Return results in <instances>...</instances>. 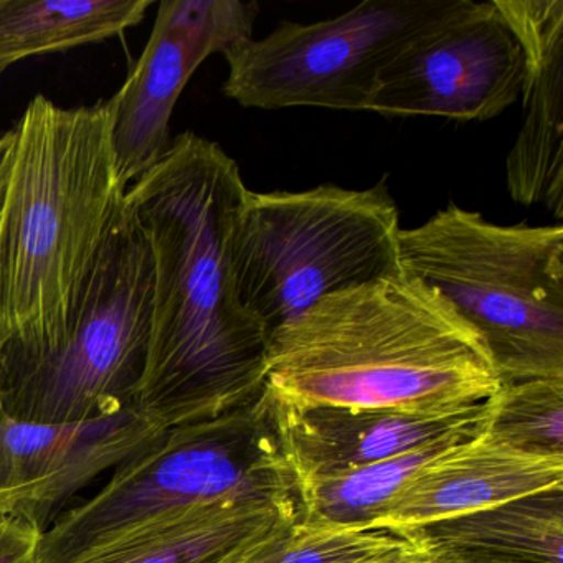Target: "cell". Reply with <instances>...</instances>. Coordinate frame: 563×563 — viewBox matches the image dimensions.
<instances>
[{"label": "cell", "instance_id": "6da1fadb", "mask_svg": "<svg viewBox=\"0 0 563 563\" xmlns=\"http://www.w3.org/2000/svg\"><path fill=\"white\" fill-rule=\"evenodd\" d=\"M246 192L236 161L187 131L124 196L154 263L134 408L163 430L235 410L265 387L269 338L240 302L230 253Z\"/></svg>", "mask_w": 563, "mask_h": 563}, {"label": "cell", "instance_id": "7a4b0ae2", "mask_svg": "<svg viewBox=\"0 0 563 563\" xmlns=\"http://www.w3.org/2000/svg\"><path fill=\"white\" fill-rule=\"evenodd\" d=\"M499 387L479 334L405 275L328 296L269 338L265 390L285 404L443 417Z\"/></svg>", "mask_w": 563, "mask_h": 563}, {"label": "cell", "instance_id": "3957f363", "mask_svg": "<svg viewBox=\"0 0 563 563\" xmlns=\"http://www.w3.org/2000/svg\"><path fill=\"white\" fill-rule=\"evenodd\" d=\"M110 100L62 108L35 97L14 126L0 217V349L54 347L81 298L128 187Z\"/></svg>", "mask_w": 563, "mask_h": 563}, {"label": "cell", "instance_id": "277c9868", "mask_svg": "<svg viewBox=\"0 0 563 563\" xmlns=\"http://www.w3.org/2000/svg\"><path fill=\"white\" fill-rule=\"evenodd\" d=\"M400 265L479 334L500 384L563 377L562 225H497L450 203L401 230Z\"/></svg>", "mask_w": 563, "mask_h": 563}, {"label": "cell", "instance_id": "5b68a950", "mask_svg": "<svg viewBox=\"0 0 563 563\" xmlns=\"http://www.w3.org/2000/svg\"><path fill=\"white\" fill-rule=\"evenodd\" d=\"M400 232L385 179L364 190H249L230 252L240 302L272 338L328 296L404 276Z\"/></svg>", "mask_w": 563, "mask_h": 563}, {"label": "cell", "instance_id": "8992f818", "mask_svg": "<svg viewBox=\"0 0 563 563\" xmlns=\"http://www.w3.org/2000/svg\"><path fill=\"white\" fill-rule=\"evenodd\" d=\"M114 470L97 496L42 533L38 563H70L177 510L232 500L298 504L265 387L235 410L169 428Z\"/></svg>", "mask_w": 563, "mask_h": 563}, {"label": "cell", "instance_id": "52a82bcc", "mask_svg": "<svg viewBox=\"0 0 563 563\" xmlns=\"http://www.w3.org/2000/svg\"><path fill=\"white\" fill-rule=\"evenodd\" d=\"M153 291L150 240L124 202L67 334L34 354L0 349L4 413L78 423L133 408L146 367Z\"/></svg>", "mask_w": 563, "mask_h": 563}, {"label": "cell", "instance_id": "ba28073f", "mask_svg": "<svg viewBox=\"0 0 563 563\" xmlns=\"http://www.w3.org/2000/svg\"><path fill=\"white\" fill-rule=\"evenodd\" d=\"M466 0H365L316 24L285 22L227 55L223 93L245 108L367 111L382 71Z\"/></svg>", "mask_w": 563, "mask_h": 563}, {"label": "cell", "instance_id": "9c48e42d", "mask_svg": "<svg viewBox=\"0 0 563 563\" xmlns=\"http://www.w3.org/2000/svg\"><path fill=\"white\" fill-rule=\"evenodd\" d=\"M526 64L494 0H466L382 71L367 111L384 117L487 121L516 103Z\"/></svg>", "mask_w": 563, "mask_h": 563}, {"label": "cell", "instance_id": "30bf717a", "mask_svg": "<svg viewBox=\"0 0 563 563\" xmlns=\"http://www.w3.org/2000/svg\"><path fill=\"white\" fill-rule=\"evenodd\" d=\"M258 2L164 0L143 54L110 98L113 150L124 186L153 169L169 150L170 118L197 68L253 41Z\"/></svg>", "mask_w": 563, "mask_h": 563}, {"label": "cell", "instance_id": "8fae6325", "mask_svg": "<svg viewBox=\"0 0 563 563\" xmlns=\"http://www.w3.org/2000/svg\"><path fill=\"white\" fill-rule=\"evenodd\" d=\"M164 431L134 407L78 423H35L0 411V517L44 533L78 490Z\"/></svg>", "mask_w": 563, "mask_h": 563}, {"label": "cell", "instance_id": "7c38bea8", "mask_svg": "<svg viewBox=\"0 0 563 563\" xmlns=\"http://www.w3.org/2000/svg\"><path fill=\"white\" fill-rule=\"evenodd\" d=\"M268 397L276 437L298 489L312 477L365 466L438 441L473 440L486 431L493 410L490 398L441 417L384 408L292 405Z\"/></svg>", "mask_w": 563, "mask_h": 563}, {"label": "cell", "instance_id": "4fadbf2b", "mask_svg": "<svg viewBox=\"0 0 563 563\" xmlns=\"http://www.w3.org/2000/svg\"><path fill=\"white\" fill-rule=\"evenodd\" d=\"M522 48V126L506 161L522 206L563 219V0H494Z\"/></svg>", "mask_w": 563, "mask_h": 563}, {"label": "cell", "instance_id": "5bb4252c", "mask_svg": "<svg viewBox=\"0 0 563 563\" xmlns=\"http://www.w3.org/2000/svg\"><path fill=\"white\" fill-rule=\"evenodd\" d=\"M563 489V456L527 453L497 443L486 431L427 464L375 523L411 533L530 494Z\"/></svg>", "mask_w": 563, "mask_h": 563}, {"label": "cell", "instance_id": "9a60e30c", "mask_svg": "<svg viewBox=\"0 0 563 563\" xmlns=\"http://www.w3.org/2000/svg\"><path fill=\"white\" fill-rule=\"evenodd\" d=\"M298 504L232 500L177 510L110 540L70 563H217L243 540L298 514Z\"/></svg>", "mask_w": 563, "mask_h": 563}, {"label": "cell", "instance_id": "2e32d148", "mask_svg": "<svg viewBox=\"0 0 563 563\" xmlns=\"http://www.w3.org/2000/svg\"><path fill=\"white\" fill-rule=\"evenodd\" d=\"M451 563H563V489L418 530Z\"/></svg>", "mask_w": 563, "mask_h": 563}, {"label": "cell", "instance_id": "e0dca14e", "mask_svg": "<svg viewBox=\"0 0 563 563\" xmlns=\"http://www.w3.org/2000/svg\"><path fill=\"white\" fill-rule=\"evenodd\" d=\"M154 0H0V67L136 27Z\"/></svg>", "mask_w": 563, "mask_h": 563}, {"label": "cell", "instance_id": "ac0fdd59", "mask_svg": "<svg viewBox=\"0 0 563 563\" xmlns=\"http://www.w3.org/2000/svg\"><path fill=\"white\" fill-rule=\"evenodd\" d=\"M466 441H438L299 486V519L324 529L375 530L400 490L434 457Z\"/></svg>", "mask_w": 563, "mask_h": 563}, {"label": "cell", "instance_id": "d6986e66", "mask_svg": "<svg viewBox=\"0 0 563 563\" xmlns=\"http://www.w3.org/2000/svg\"><path fill=\"white\" fill-rule=\"evenodd\" d=\"M410 533L311 526L299 512L243 540L217 563H362L400 545Z\"/></svg>", "mask_w": 563, "mask_h": 563}, {"label": "cell", "instance_id": "ffe728a7", "mask_svg": "<svg viewBox=\"0 0 563 563\" xmlns=\"http://www.w3.org/2000/svg\"><path fill=\"white\" fill-rule=\"evenodd\" d=\"M490 405V440L527 453L563 456V377L506 382Z\"/></svg>", "mask_w": 563, "mask_h": 563}, {"label": "cell", "instance_id": "44dd1931", "mask_svg": "<svg viewBox=\"0 0 563 563\" xmlns=\"http://www.w3.org/2000/svg\"><path fill=\"white\" fill-rule=\"evenodd\" d=\"M42 532L11 517H0V563H38Z\"/></svg>", "mask_w": 563, "mask_h": 563}, {"label": "cell", "instance_id": "7402d4cb", "mask_svg": "<svg viewBox=\"0 0 563 563\" xmlns=\"http://www.w3.org/2000/svg\"><path fill=\"white\" fill-rule=\"evenodd\" d=\"M362 563H451L446 556L434 550L418 532H411L407 540L382 555Z\"/></svg>", "mask_w": 563, "mask_h": 563}, {"label": "cell", "instance_id": "603a6c76", "mask_svg": "<svg viewBox=\"0 0 563 563\" xmlns=\"http://www.w3.org/2000/svg\"><path fill=\"white\" fill-rule=\"evenodd\" d=\"M12 143H14V128L0 133V217L4 210L5 190H8L9 173H11Z\"/></svg>", "mask_w": 563, "mask_h": 563}, {"label": "cell", "instance_id": "cb8c5ba5", "mask_svg": "<svg viewBox=\"0 0 563 563\" xmlns=\"http://www.w3.org/2000/svg\"><path fill=\"white\" fill-rule=\"evenodd\" d=\"M8 70V68L5 67H0V77H2V74H4V71Z\"/></svg>", "mask_w": 563, "mask_h": 563}, {"label": "cell", "instance_id": "d4e9b609", "mask_svg": "<svg viewBox=\"0 0 563 563\" xmlns=\"http://www.w3.org/2000/svg\"><path fill=\"white\" fill-rule=\"evenodd\" d=\"M0 411H4V408H2V400H0Z\"/></svg>", "mask_w": 563, "mask_h": 563}]
</instances>
